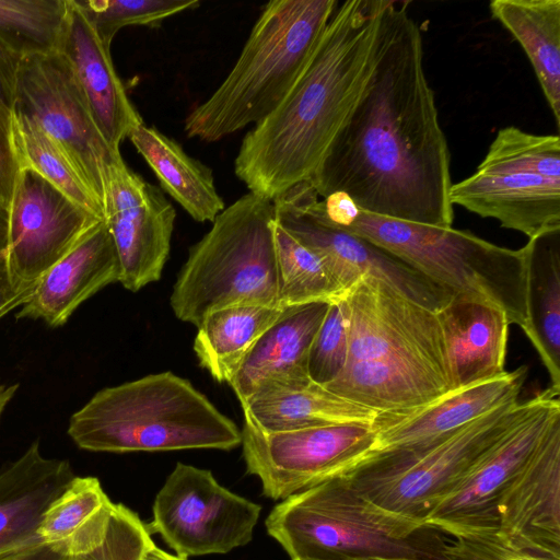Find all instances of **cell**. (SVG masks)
Returning a JSON list of instances; mask_svg holds the SVG:
<instances>
[{"instance_id": "cell-42", "label": "cell", "mask_w": 560, "mask_h": 560, "mask_svg": "<svg viewBox=\"0 0 560 560\" xmlns=\"http://www.w3.org/2000/svg\"><path fill=\"white\" fill-rule=\"evenodd\" d=\"M21 59L0 39V105L11 110Z\"/></svg>"}, {"instance_id": "cell-1", "label": "cell", "mask_w": 560, "mask_h": 560, "mask_svg": "<svg viewBox=\"0 0 560 560\" xmlns=\"http://www.w3.org/2000/svg\"><path fill=\"white\" fill-rule=\"evenodd\" d=\"M409 5L383 0L372 72L310 183L319 198L345 192L364 212L448 228L451 154Z\"/></svg>"}, {"instance_id": "cell-2", "label": "cell", "mask_w": 560, "mask_h": 560, "mask_svg": "<svg viewBox=\"0 0 560 560\" xmlns=\"http://www.w3.org/2000/svg\"><path fill=\"white\" fill-rule=\"evenodd\" d=\"M382 5L339 2L300 79L245 135L234 172L249 192L273 200L312 178L372 72Z\"/></svg>"}, {"instance_id": "cell-38", "label": "cell", "mask_w": 560, "mask_h": 560, "mask_svg": "<svg viewBox=\"0 0 560 560\" xmlns=\"http://www.w3.org/2000/svg\"><path fill=\"white\" fill-rule=\"evenodd\" d=\"M341 300L329 303L308 352V376L322 386L334 381L348 362L349 341Z\"/></svg>"}, {"instance_id": "cell-29", "label": "cell", "mask_w": 560, "mask_h": 560, "mask_svg": "<svg viewBox=\"0 0 560 560\" xmlns=\"http://www.w3.org/2000/svg\"><path fill=\"white\" fill-rule=\"evenodd\" d=\"M492 16L527 55L560 127V0H493Z\"/></svg>"}, {"instance_id": "cell-26", "label": "cell", "mask_w": 560, "mask_h": 560, "mask_svg": "<svg viewBox=\"0 0 560 560\" xmlns=\"http://www.w3.org/2000/svg\"><path fill=\"white\" fill-rule=\"evenodd\" d=\"M327 389L378 413L419 409L452 390L436 372L392 360L348 362Z\"/></svg>"}, {"instance_id": "cell-14", "label": "cell", "mask_w": 560, "mask_h": 560, "mask_svg": "<svg viewBox=\"0 0 560 560\" xmlns=\"http://www.w3.org/2000/svg\"><path fill=\"white\" fill-rule=\"evenodd\" d=\"M8 215L9 262L30 285L103 221L30 168L20 170Z\"/></svg>"}, {"instance_id": "cell-24", "label": "cell", "mask_w": 560, "mask_h": 560, "mask_svg": "<svg viewBox=\"0 0 560 560\" xmlns=\"http://www.w3.org/2000/svg\"><path fill=\"white\" fill-rule=\"evenodd\" d=\"M452 390L504 374L509 326L505 313L487 303L460 298L440 311Z\"/></svg>"}, {"instance_id": "cell-47", "label": "cell", "mask_w": 560, "mask_h": 560, "mask_svg": "<svg viewBox=\"0 0 560 560\" xmlns=\"http://www.w3.org/2000/svg\"><path fill=\"white\" fill-rule=\"evenodd\" d=\"M366 560H412V559H405V558H372Z\"/></svg>"}, {"instance_id": "cell-48", "label": "cell", "mask_w": 560, "mask_h": 560, "mask_svg": "<svg viewBox=\"0 0 560 560\" xmlns=\"http://www.w3.org/2000/svg\"><path fill=\"white\" fill-rule=\"evenodd\" d=\"M298 560H311V559H298ZM346 560H363V559H346Z\"/></svg>"}, {"instance_id": "cell-9", "label": "cell", "mask_w": 560, "mask_h": 560, "mask_svg": "<svg viewBox=\"0 0 560 560\" xmlns=\"http://www.w3.org/2000/svg\"><path fill=\"white\" fill-rule=\"evenodd\" d=\"M12 112L34 121L63 150L105 211L109 171L122 156L100 133L60 52L21 59Z\"/></svg>"}, {"instance_id": "cell-3", "label": "cell", "mask_w": 560, "mask_h": 560, "mask_svg": "<svg viewBox=\"0 0 560 560\" xmlns=\"http://www.w3.org/2000/svg\"><path fill=\"white\" fill-rule=\"evenodd\" d=\"M338 0H272L234 66L186 117L187 137L215 142L267 117L308 66Z\"/></svg>"}, {"instance_id": "cell-8", "label": "cell", "mask_w": 560, "mask_h": 560, "mask_svg": "<svg viewBox=\"0 0 560 560\" xmlns=\"http://www.w3.org/2000/svg\"><path fill=\"white\" fill-rule=\"evenodd\" d=\"M536 399L508 401L421 453L370 451L341 474L380 506L424 521L432 508L533 409Z\"/></svg>"}, {"instance_id": "cell-36", "label": "cell", "mask_w": 560, "mask_h": 560, "mask_svg": "<svg viewBox=\"0 0 560 560\" xmlns=\"http://www.w3.org/2000/svg\"><path fill=\"white\" fill-rule=\"evenodd\" d=\"M101 40L110 47L121 28L156 27L166 19L199 7L198 0H73Z\"/></svg>"}, {"instance_id": "cell-28", "label": "cell", "mask_w": 560, "mask_h": 560, "mask_svg": "<svg viewBox=\"0 0 560 560\" xmlns=\"http://www.w3.org/2000/svg\"><path fill=\"white\" fill-rule=\"evenodd\" d=\"M128 139L162 188L195 221L212 223L225 208L211 168L188 155L174 139L144 122L136 127Z\"/></svg>"}, {"instance_id": "cell-10", "label": "cell", "mask_w": 560, "mask_h": 560, "mask_svg": "<svg viewBox=\"0 0 560 560\" xmlns=\"http://www.w3.org/2000/svg\"><path fill=\"white\" fill-rule=\"evenodd\" d=\"M261 506L221 486L210 470L177 463L158 492L150 534L176 556L228 553L253 539Z\"/></svg>"}, {"instance_id": "cell-17", "label": "cell", "mask_w": 560, "mask_h": 560, "mask_svg": "<svg viewBox=\"0 0 560 560\" xmlns=\"http://www.w3.org/2000/svg\"><path fill=\"white\" fill-rule=\"evenodd\" d=\"M495 513V528L510 547L560 560V423L508 485Z\"/></svg>"}, {"instance_id": "cell-37", "label": "cell", "mask_w": 560, "mask_h": 560, "mask_svg": "<svg viewBox=\"0 0 560 560\" xmlns=\"http://www.w3.org/2000/svg\"><path fill=\"white\" fill-rule=\"evenodd\" d=\"M154 545L139 515L121 503H114L107 528L90 551L66 560H142Z\"/></svg>"}, {"instance_id": "cell-34", "label": "cell", "mask_w": 560, "mask_h": 560, "mask_svg": "<svg viewBox=\"0 0 560 560\" xmlns=\"http://www.w3.org/2000/svg\"><path fill=\"white\" fill-rule=\"evenodd\" d=\"M69 0H0V39L21 58L58 52Z\"/></svg>"}, {"instance_id": "cell-45", "label": "cell", "mask_w": 560, "mask_h": 560, "mask_svg": "<svg viewBox=\"0 0 560 560\" xmlns=\"http://www.w3.org/2000/svg\"><path fill=\"white\" fill-rule=\"evenodd\" d=\"M142 560H187V559L171 555V553L158 548L155 545H153L152 547H150L148 549V551L143 556Z\"/></svg>"}, {"instance_id": "cell-4", "label": "cell", "mask_w": 560, "mask_h": 560, "mask_svg": "<svg viewBox=\"0 0 560 560\" xmlns=\"http://www.w3.org/2000/svg\"><path fill=\"white\" fill-rule=\"evenodd\" d=\"M67 432L81 450L106 453L230 451L242 442L238 427L172 372L98 390L70 417Z\"/></svg>"}, {"instance_id": "cell-23", "label": "cell", "mask_w": 560, "mask_h": 560, "mask_svg": "<svg viewBox=\"0 0 560 560\" xmlns=\"http://www.w3.org/2000/svg\"><path fill=\"white\" fill-rule=\"evenodd\" d=\"M241 406L244 420L265 433L345 423L372 424L378 413L311 378L265 382Z\"/></svg>"}, {"instance_id": "cell-39", "label": "cell", "mask_w": 560, "mask_h": 560, "mask_svg": "<svg viewBox=\"0 0 560 560\" xmlns=\"http://www.w3.org/2000/svg\"><path fill=\"white\" fill-rule=\"evenodd\" d=\"M450 539L443 560H538L510 547L495 527H460L443 532Z\"/></svg>"}, {"instance_id": "cell-22", "label": "cell", "mask_w": 560, "mask_h": 560, "mask_svg": "<svg viewBox=\"0 0 560 560\" xmlns=\"http://www.w3.org/2000/svg\"><path fill=\"white\" fill-rule=\"evenodd\" d=\"M74 477L70 462L44 456L38 440L1 467L0 558L43 546V514Z\"/></svg>"}, {"instance_id": "cell-40", "label": "cell", "mask_w": 560, "mask_h": 560, "mask_svg": "<svg viewBox=\"0 0 560 560\" xmlns=\"http://www.w3.org/2000/svg\"><path fill=\"white\" fill-rule=\"evenodd\" d=\"M12 124V110L0 105V203L7 208L20 173L13 143Z\"/></svg>"}, {"instance_id": "cell-21", "label": "cell", "mask_w": 560, "mask_h": 560, "mask_svg": "<svg viewBox=\"0 0 560 560\" xmlns=\"http://www.w3.org/2000/svg\"><path fill=\"white\" fill-rule=\"evenodd\" d=\"M452 206L500 222L528 238L560 228V179L527 173H480L452 184Z\"/></svg>"}, {"instance_id": "cell-43", "label": "cell", "mask_w": 560, "mask_h": 560, "mask_svg": "<svg viewBox=\"0 0 560 560\" xmlns=\"http://www.w3.org/2000/svg\"><path fill=\"white\" fill-rule=\"evenodd\" d=\"M0 560H66V557L52 548L43 545L33 549L2 557Z\"/></svg>"}, {"instance_id": "cell-13", "label": "cell", "mask_w": 560, "mask_h": 560, "mask_svg": "<svg viewBox=\"0 0 560 560\" xmlns=\"http://www.w3.org/2000/svg\"><path fill=\"white\" fill-rule=\"evenodd\" d=\"M241 432L247 472L265 497L281 501L341 474L376 441L372 424L360 423L265 433L244 420Z\"/></svg>"}, {"instance_id": "cell-11", "label": "cell", "mask_w": 560, "mask_h": 560, "mask_svg": "<svg viewBox=\"0 0 560 560\" xmlns=\"http://www.w3.org/2000/svg\"><path fill=\"white\" fill-rule=\"evenodd\" d=\"M341 302L349 341L348 362L392 360L416 364L442 375L452 386L438 312L372 277L359 279Z\"/></svg>"}, {"instance_id": "cell-20", "label": "cell", "mask_w": 560, "mask_h": 560, "mask_svg": "<svg viewBox=\"0 0 560 560\" xmlns=\"http://www.w3.org/2000/svg\"><path fill=\"white\" fill-rule=\"evenodd\" d=\"M119 278L117 252L103 220L42 276L15 317L62 326L84 301Z\"/></svg>"}, {"instance_id": "cell-41", "label": "cell", "mask_w": 560, "mask_h": 560, "mask_svg": "<svg viewBox=\"0 0 560 560\" xmlns=\"http://www.w3.org/2000/svg\"><path fill=\"white\" fill-rule=\"evenodd\" d=\"M35 285L18 279L9 262L7 250L0 252V319L21 307L31 296Z\"/></svg>"}, {"instance_id": "cell-18", "label": "cell", "mask_w": 560, "mask_h": 560, "mask_svg": "<svg viewBox=\"0 0 560 560\" xmlns=\"http://www.w3.org/2000/svg\"><path fill=\"white\" fill-rule=\"evenodd\" d=\"M527 366L451 390L436 400L409 412L377 413L372 427L376 434L372 451L421 453L444 442L466 424L497 407L518 399Z\"/></svg>"}, {"instance_id": "cell-19", "label": "cell", "mask_w": 560, "mask_h": 560, "mask_svg": "<svg viewBox=\"0 0 560 560\" xmlns=\"http://www.w3.org/2000/svg\"><path fill=\"white\" fill-rule=\"evenodd\" d=\"M70 10L58 52L67 60L91 117L106 143H120L143 122L118 77L105 45L83 13L69 0Z\"/></svg>"}, {"instance_id": "cell-25", "label": "cell", "mask_w": 560, "mask_h": 560, "mask_svg": "<svg viewBox=\"0 0 560 560\" xmlns=\"http://www.w3.org/2000/svg\"><path fill=\"white\" fill-rule=\"evenodd\" d=\"M329 303L287 307L252 346L229 382L242 404L269 381L310 378L307 359Z\"/></svg>"}, {"instance_id": "cell-32", "label": "cell", "mask_w": 560, "mask_h": 560, "mask_svg": "<svg viewBox=\"0 0 560 560\" xmlns=\"http://www.w3.org/2000/svg\"><path fill=\"white\" fill-rule=\"evenodd\" d=\"M277 304L279 308L315 302L332 303L346 291L322 258L275 223Z\"/></svg>"}, {"instance_id": "cell-31", "label": "cell", "mask_w": 560, "mask_h": 560, "mask_svg": "<svg viewBox=\"0 0 560 560\" xmlns=\"http://www.w3.org/2000/svg\"><path fill=\"white\" fill-rule=\"evenodd\" d=\"M284 310L236 304L209 313L194 340L200 366L218 382L229 384L252 346Z\"/></svg>"}, {"instance_id": "cell-27", "label": "cell", "mask_w": 560, "mask_h": 560, "mask_svg": "<svg viewBox=\"0 0 560 560\" xmlns=\"http://www.w3.org/2000/svg\"><path fill=\"white\" fill-rule=\"evenodd\" d=\"M523 330L545 365L550 388L560 392V228L528 238Z\"/></svg>"}, {"instance_id": "cell-33", "label": "cell", "mask_w": 560, "mask_h": 560, "mask_svg": "<svg viewBox=\"0 0 560 560\" xmlns=\"http://www.w3.org/2000/svg\"><path fill=\"white\" fill-rule=\"evenodd\" d=\"M13 114L12 133L21 168H30L73 201L105 220L104 207L63 150L34 121Z\"/></svg>"}, {"instance_id": "cell-12", "label": "cell", "mask_w": 560, "mask_h": 560, "mask_svg": "<svg viewBox=\"0 0 560 560\" xmlns=\"http://www.w3.org/2000/svg\"><path fill=\"white\" fill-rule=\"evenodd\" d=\"M312 184L299 183L272 200L277 223L317 254L347 292L359 279L383 280L412 301L440 311L452 294L372 242L323 220Z\"/></svg>"}, {"instance_id": "cell-35", "label": "cell", "mask_w": 560, "mask_h": 560, "mask_svg": "<svg viewBox=\"0 0 560 560\" xmlns=\"http://www.w3.org/2000/svg\"><path fill=\"white\" fill-rule=\"evenodd\" d=\"M480 173H527L560 179L559 135H535L515 126L498 130Z\"/></svg>"}, {"instance_id": "cell-6", "label": "cell", "mask_w": 560, "mask_h": 560, "mask_svg": "<svg viewBox=\"0 0 560 560\" xmlns=\"http://www.w3.org/2000/svg\"><path fill=\"white\" fill-rule=\"evenodd\" d=\"M334 226L389 252L453 298L479 301L502 310L510 324L525 329L524 246L511 249L469 231L380 217L364 212L358 206Z\"/></svg>"}, {"instance_id": "cell-7", "label": "cell", "mask_w": 560, "mask_h": 560, "mask_svg": "<svg viewBox=\"0 0 560 560\" xmlns=\"http://www.w3.org/2000/svg\"><path fill=\"white\" fill-rule=\"evenodd\" d=\"M273 202L248 192L225 207L190 247L171 294L175 316L198 327L236 304L278 307Z\"/></svg>"}, {"instance_id": "cell-46", "label": "cell", "mask_w": 560, "mask_h": 560, "mask_svg": "<svg viewBox=\"0 0 560 560\" xmlns=\"http://www.w3.org/2000/svg\"><path fill=\"white\" fill-rule=\"evenodd\" d=\"M18 388L19 384L0 385V418L4 408L12 399V397L15 395Z\"/></svg>"}, {"instance_id": "cell-16", "label": "cell", "mask_w": 560, "mask_h": 560, "mask_svg": "<svg viewBox=\"0 0 560 560\" xmlns=\"http://www.w3.org/2000/svg\"><path fill=\"white\" fill-rule=\"evenodd\" d=\"M176 212L164 192L124 160L109 171L105 223L117 252L119 283L137 292L158 281L167 260Z\"/></svg>"}, {"instance_id": "cell-5", "label": "cell", "mask_w": 560, "mask_h": 560, "mask_svg": "<svg viewBox=\"0 0 560 560\" xmlns=\"http://www.w3.org/2000/svg\"><path fill=\"white\" fill-rule=\"evenodd\" d=\"M265 524L291 560H443L441 532L380 506L342 474L282 500Z\"/></svg>"}, {"instance_id": "cell-44", "label": "cell", "mask_w": 560, "mask_h": 560, "mask_svg": "<svg viewBox=\"0 0 560 560\" xmlns=\"http://www.w3.org/2000/svg\"><path fill=\"white\" fill-rule=\"evenodd\" d=\"M8 208L0 203V252L8 247Z\"/></svg>"}, {"instance_id": "cell-30", "label": "cell", "mask_w": 560, "mask_h": 560, "mask_svg": "<svg viewBox=\"0 0 560 560\" xmlns=\"http://www.w3.org/2000/svg\"><path fill=\"white\" fill-rule=\"evenodd\" d=\"M113 506L96 477L75 476L43 514L42 544L66 558L90 551L104 536Z\"/></svg>"}, {"instance_id": "cell-15", "label": "cell", "mask_w": 560, "mask_h": 560, "mask_svg": "<svg viewBox=\"0 0 560 560\" xmlns=\"http://www.w3.org/2000/svg\"><path fill=\"white\" fill-rule=\"evenodd\" d=\"M533 409L425 515L443 533L450 528L497 527V503L553 427L560 423V392L536 395Z\"/></svg>"}]
</instances>
